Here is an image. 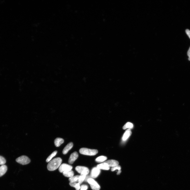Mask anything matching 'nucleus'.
<instances>
[{"instance_id":"39448f33","label":"nucleus","mask_w":190,"mask_h":190,"mask_svg":"<svg viewBox=\"0 0 190 190\" xmlns=\"http://www.w3.org/2000/svg\"><path fill=\"white\" fill-rule=\"evenodd\" d=\"M76 170L80 175H87L89 173V170L88 168L82 166H77L75 168Z\"/></svg>"},{"instance_id":"5701e85b","label":"nucleus","mask_w":190,"mask_h":190,"mask_svg":"<svg viewBox=\"0 0 190 190\" xmlns=\"http://www.w3.org/2000/svg\"><path fill=\"white\" fill-rule=\"evenodd\" d=\"M121 166L118 165L112 168L111 169V171H114L116 170H118V171H119L121 170Z\"/></svg>"},{"instance_id":"b1692460","label":"nucleus","mask_w":190,"mask_h":190,"mask_svg":"<svg viewBox=\"0 0 190 190\" xmlns=\"http://www.w3.org/2000/svg\"><path fill=\"white\" fill-rule=\"evenodd\" d=\"M88 188L87 185H84L80 186V190H87Z\"/></svg>"},{"instance_id":"cd10ccee","label":"nucleus","mask_w":190,"mask_h":190,"mask_svg":"<svg viewBox=\"0 0 190 190\" xmlns=\"http://www.w3.org/2000/svg\"><path fill=\"white\" fill-rule=\"evenodd\" d=\"M188 59L189 61H190V57H189Z\"/></svg>"},{"instance_id":"4be33fe9","label":"nucleus","mask_w":190,"mask_h":190,"mask_svg":"<svg viewBox=\"0 0 190 190\" xmlns=\"http://www.w3.org/2000/svg\"><path fill=\"white\" fill-rule=\"evenodd\" d=\"M6 162L5 159L3 157L0 156V165H4Z\"/></svg>"},{"instance_id":"f3484780","label":"nucleus","mask_w":190,"mask_h":190,"mask_svg":"<svg viewBox=\"0 0 190 190\" xmlns=\"http://www.w3.org/2000/svg\"><path fill=\"white\" fill-rule=\"evenodd\" d=\"M69 184L71 187L75 188L76 190H79L80 189V184L78 183L70 182Z\"/></svg>"},{"instance_id":"ddd939ff","label":"nucleus","mask_w":190,"mask_h":190,"mask_svg":"<svg viewBox=\"0 0 190 190\" xmlns=\"http://www.w3.org/2000/svg\"><path fill=\"white\" fill-rule=\"evenodd\" d=\"M64 142V140L60 138H57L54 141L56 147H59Z\"/></svg>"},{"instance_id":"dca6fc26","label":"nucleus","mask_w":190,"mask_h":190,"mask_svg":"<svg viewBox=\"0 0 190 190\" xmlns=\"http://www.w3.org/2000/svg\"><path fill=\"white\" fill-rule=\"evenodd\" d=\"M107 159V157L104 156H101L97 158L96 159V161L98 163H101Z\"/></svg>"},{"instance_id":"9d476101","label":"nucleus","mask_w":190,"mask_h":190,"mask_svg":"<svg viewBox=\"0 0 190 190\" xmlns=\"http://www.w3.org/2000/svg\"><path fill=\"white\" fill-rule=\"evenodd\" d=\"M97 167L100 170H109L110 168V167H109L108 164L105 162L97 165Z\"/></svg>"},{"instance_id":"7ed1b4c3","label":"nucleus","mask_w":190,"mask_h":190,"mask_svg":"<svg viewBox=\"0 0 190 190\" xmlns=\"http://www.w3.org/2000/svg\"><path fill=\"white\" fill-rule=\"evenodd\" d=\"M16 160L17 162L22 165L28 164L31 162L29 158L25 155H22L17 158Z\"/></svg>"},{"instance_id":"6ab92c4d","label":"nucleus","mask_w":190,"mask_h":190,"mask_svg":"<svg viewBox=\"0 0 190 190\" xmlns=\"http://www.w3.org/2000/svg\"><path fill=\"white\" fill-rule=\"evenodd\" d=\"M133 127V124L130 122L126 123L123 126V129L124 130L127 128L130 129Z\"/></svg>"},{"instance_id":"423d86ee","label":"nucleus","mask_w":190,"mask_h":190,"mask_svg":"<svg viewBox=\"0 0 190 190\" xmlns=\"http://www.w3.org/2000/svg\"><path fill=\"white\" fill-rule=\"evenodd\" d=\"M72 167L70 165L66 164H63L60 166L59 168V171L61 173L72 170Z\"/></svg>"},{"instance_id":"393cba45","label":"nucleus","mask_w":190,"mask_h":190,"mask_svg":"<svg viewBox=\"0 0 190 190\" xmlns=\"http://www.w3.org/2000/svg\"><path fill=\"white\" fill-rule=\"evenodd\" d=\"M186 32L187 35L190 39V31L188 29H187L186 31Z\"/></svg>"},{"instance_id":"f03ea898","label":"nucleus","mask_w":190,"mask_h":190,"mask_svg":"<svg viewBox=\"0 0 190 190\" xmlns=\"http://www.w3.org/2000/svg\"><path fill=\"white\" fill-rule=\"evenodd\" d=\"M79 152L82 154L93 156L96 155L98 153V151L96 149L82 148L80 149Z\"/></svg>"},{"instance_id":"6e6552de","label":"nucleus","mask_w":190,"mask_h":190,"mask_svg":"<svg viewBox=\"0 0 190 190\" xmlns=\"http://www.w3.org/2000/svg\"><path fill=\"white\" fill-rule=\"evenodd\" d=\"M78 153L76 152H75L70 155L69 158L68 162L70 164H72L78 158Z\"/></svg>"},{"instance_id":"2eb2a0df","label":"nucleus","mask_w":190,"mask_h":190,"mask_svg":"<svg viewBox=\"0 0 190 190\" xmlns=\"http://www.w3.org/2000/svg\"><path fill=\"white\" fill-rule=\"evenodd\" d=\"M63 175L68 177L70 178L74 175V173L72 170L63 172Z\"/></svg>"},{"instance_id":"412c9836","label":"nucleus","mask_w":190,"mask_h":190,"mask_svg":"<svg viewBox=\"0 0 190 190\" xmlns=\"http://www.w3.org/2000/svg\"><path fill=\"white\" fill-rule=\"evenodd\" d=\"M86 175H80L79 178L78 183L80 185L85 180Z\"/></svg>"},{"instance_id":"1a4fd4ad","label":"nucleus","mask_w":190,"mask_h":190,"mask_svg":"<svg viewBox=\"0 0 190 190\" xmlns=\"http://www.w3.org/2000/svg\"><path fill=\"white\" fill-rule=\"evenodd\" d=\"M105 162L107 163L109 167L113 168L119 165L118 161L114 160H109L106 161Z\"/></svg>"},{"instance_id":"bb28decb","label":"nucleus","mask_w":190,"mask_h":190,"mask_svg":"<svg viewBox=\"0 0 190 190\" xmlns=\"http://www.w3.org/2000/svg\"><path fill=\"white\" fill-rule=\"evenodd\" d=\"M121 172L122 171L121 170L118 171L117 173V175H119L121 174Z\"/></svg>"},{"instance_id":"20e7f679","label":"nucleus","mask_w":190,"mask_h":190,"mask_svg":"<svg viewBox=\"0 0 190 190\" xmlns=\"http://www.w3.org/2000/svg\"><path fill=\"white\" fill-rule=\"evenodd\" d=\"M91 189L93 190H99L100 187L99 184L93 178H90L88 180Z\"/></svg>"},{"instance_id":"a211bd4d","label":"nucleus","mask_w":190,"mask_h":190,"mask_svg":"<svg viewBox=\"0 0 190 190\" xmlns=\"http://www.w3.org/2000/svg\"><path fill=\"white\" fill-rule=\"evenodd\" d=\"M79 175L74 176L69 178V180L70 182H78L79 178Z\"/></svg>"},{"instance_id":"aec40b11","label":"nucleus","mask_w":190,"mask_h":190,"mask_svg":"<svg viewBox=\"0 0 190 190\" xmlns=\"http://www.w3.org/2000/svg\"><path fill=\"white\" fill-rule=\"evenodd\" d=\"M57 153V152L56 151H55L53 152L48 157L46 160V162H49L51 160V159L55 156Z\"/></svg>"},{"instance_id":"9b49d317","label":"nucleus","mask_w":190,"mask_h":190,"mask_svg":"<svg viewBox=\"0 0 190 190\" xmlns=\"http://www.w3.org/2000/svg\"><path fill=\"white\" fill-rule=\"evenodd\" d=\"M73 146V144L72 142L69 143L63 150L62 153L63 154H67L72 148Z\"/></svg>"},{"instance_id":"4468645a","label":"nucleus","mask_w":190,"mask_h":190,"mask_svg":"<svg viewBox=\"0 0 190 190\" xmlns=\"http://www.w3.org/2000/svg\"><path fill=\"white\" fill-rule=\"evenodd\" d=\"M131 132L130 129H128L124 133L123 137V140L124 141L127 140L129 137L131 135Z\"/></svg>"},{"instance_id":"0eeeda50","label":"nucleus","mask_w":190,"mask_h":190,"mask_svg":"<svg viewBox=\"0 0 190 190\" xmlns=\"http://www.w3.org/2000/svg\"><path fill=\"white\" fill-rule=\"evenodd\" d=\"M100 172V169L98 168L97 167H95L91 171L90 176L92 178H96L99 176Z\"/></svg>"},{"instance_id":"f257e3e1","label":"nucleus","mask_w":190,"mask_h":190,"mask_svg":"<svg viewBox=\"0 0 190 190\" xmlns=\"http://www.w3.org/2000/svg\"><path fill=\"white\" fill-rule=\"evenodd\" d=\"M62 162V159L60 157L56 158L51 160L49 162L47 168L49 171H54L58 168L61 165Z\"/></svg>"},{"instance_id":"f8f14e48","label":"nucleus","mask_w":190,"mask_h":190,"mask_svg":"<svg viewBox=\"0 0 190 190\" xmlns=\"http://www.w3.org/2000/svg\"><path fill=\"white\" fill-rule=\"evenodd\" d=\"M7 166L5 165H2L0 166V177L4 175L7 171Z\"/></svg>"},{"instance_id":"a878e982","label":"nucleus","mask_w":190,"mask_h":190,"mask_svg":"<svg viewBox=\"0 0 190 190\" xmlns=\"http://www.w3.org/2000/svg\"><path fill=\"white\" fill-rule=\"evenodd\" d=\"M187 55L188 57H190V47L187 52Z\"/></svg>"}]
</instances>
